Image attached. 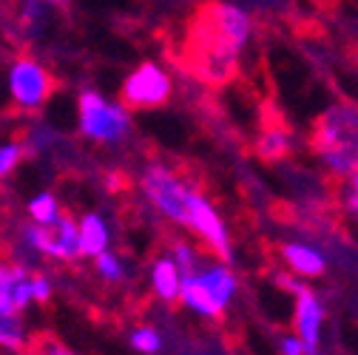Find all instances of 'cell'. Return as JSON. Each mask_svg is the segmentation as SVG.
<instances>
[{
	"instance_id": "cell-11",
	"label": "cell",
	"mask_w": 358,
	"mask_h": 355,
	"mask_svg": "<svg viewBox=\"0 0 358 355\" xmlns=\"http://www.w3.org/2000/svg\"><path fill=\"white\" fill-rule=\"evenodd\" d=\"M151 287L154 296L165 304H176L179 293H182V268L176 264V259L171 253H162L154 259L151 264Z\"/></svg>"
},
{
	"instance_id": "cell-6",
	"label": "cell",
	"mask_w": 358,
	"mask_h": 355,
	"mask_svg": "<svg viewBox=\"0 0 358 355\" xmlns=\"http://www.w3.org/2000/svg\"><path fill=\"white\" fill-rule=\"evenodd\" d=\"M171 94H173V80H171V74H168L162 66L151 63V60L140 63L137 68H134V71L125 77V82H122V88H120L122 106H125V108H140V111L165 106V103L171 100Z\"/></svg>"
},
{
	"instance_id": "cell-2",
	"label": "cell",
	"mask_w": 358,
	"mask_h": 355,
	"mask_svg": "<svg viewBox=\"0 0 358 355\" xmlns=\"http://www.w3.org/2000/svg\"><path fill=\"white\" fill-rule=\"evenodd\" d=\"M37 256H49L57 261H77L83 259V245H80V225L71 213H60L49 225L40 222H29L20 228V247L15 250V261L29 264Z\"/></svg>"
},
{
	"instance_id": "cell-3",
	"label": "cell",
	"mask_w": 358,
	"mask_h": 355,
	"mask_svg": "<svg viewBox=\"0 0 358 355\" xmlns=\"http://www.w3.org/2000/svg\"><path fill=\"white\" fill-rule=\"evenodd\" d=\"M77 119L80 134L92 143L120 145L131 134V117L122 103L106 100L94 88H85L77 97Z\"/></svg>"
},
{
	"instance_id": "cell-8",
	"label": "cell",
	"mask_w": 358,
	"mask_h": 355,
	"mask_svg": "<svg viewBox=\"0 0 358 355\" xmlns=\"http://www.w3.org/2000/svg\"><path fill=\"white\" fill-rule=\"evenodd\" d=\"M31 301V268L0 259V313H23Z\"/></svg>"
},
{
	"instance_id": "cell-5",
	"label": "cell",
	"mask_w": 358,
	"mask_h": 355,
	"mask_svg": "<svg viewBox=\"0 0 358 355\" xmlns=\"http://www.w3.org/2000/svg\"><path fill=\"white\" fill-rule=\"evenodd\" d=\"M6 88H9V97L15 100L17 108L37 111L52 100L57 82L46 66L23 55V57L12 60V66L6 71Z\"/></svg>"
},
{
	"instance_id": "cell-15",
	"label": "cell",
	"mask_w": 358,
	"mask_h": 355,
	"mask_svg": "<svg viewBox=\"0 0 358 355\" xmlns=\"http://www.w3.org/2000/svg\"><path fill=\"white\" fill-rule=\"evenodd\" d=\"M49 6L52 0H20L17 3V29L23 37L34 40L43 34L49 23Z\"/></svg>"
},
{
	"instance_id": "cell-23",
	"label": "cell",
	"mask_w": 358,
	"mask_h": 355,
	"mask_svg": "<svg viewBox=\"0 0 358 355\" xmlns=\"http://www.w3.org/2000/svg\"><path fill=\"white\" fill-rule=\"evenodd\" d=\"M171 256L176 259L179 268H182V276H185V273H194V270H199V268H202V264H199V256H196V250H194L188 242H173Z\"/></svg>"
},
{
	"instance_id": "cell-18",
	"label": "cell",
	"mask_w": 358,
	"mask_h": 355,
	"mask_svg": "<svg viewBox=\"0 0 358 355\" xmlns=\"http://www.w3.org/2000/svg\"><path fill=\"white\" fill-rule=\"evenodd\" d=\"M26 355H77V352H71L60 338H55L49 333H37V335H31Z\"/></svg>"
},
{
	"instance_id": "cell-19",
	"label": "cell",
	"mask_w": 358,
	"mask_h": 355,
	"mask_svg": "<svg viewBox=\"0 0 358 355\" xmlns=\"http://www.w3.org/2000/svg\"><path fill=\"white\" fill-rule=\"evenodd\" d=\"M256 151H259V157L262 159H282L285 154H287V137H285V131H267V134L256 143Z\"/></svg>"
},
{
	"instance_id": "cell-4",
	"label": "cell",
	"mask_w": 358,
	"mask_h": 355,
	"mask_svg": "<svg viewBox=\"0 0 358 355\" xmlns=\"http://www.w3.org/2000/svg\"><path fill=\"white\" fill-rule=\"evenodd\" d=\"M140 188L143 196L151 202V208L171 219L173 225L185 228L188 225V210H191V196L196 194V188H191L182 176L168 165H148L140 176Z\"/></svg>"
},
{
	"instance_id": "cell-27",
	"label": "cell",
	"mask_w": 358,
	"mask_h": 355,
	"mask_svg": "<svg viewBox=\"0 0 358 355\" xmlns=\"http://www.w3.org/2000/svg\"><path fill=\"white\" fill-rule=\"evenodd\" d=\"M71 0H52V6H69Z\"/></svg>"
},
{
	"instance_id": "cell-1",
	"label": "cell",
	"mask_w": 358,
	"mask_h": 355,
	"mask_svg": "<svg viewBox=\"0 0 358 355\" xmlns=\"http://www.w3.org/2000/svg\"><path fill=\"white\" fill-rule=\"evenodd\" d=\"M310 145L316 157L338 176L358 173V106L333 103L313 122Z\"/></svg>"
},
{
	"instance_id": "cell-14",
	"label": "cell",
	"mask_w": 358,
	"mask_h": 355,
	"mask_svg": "<svg viewBox=\"0 0 358 355\" xmlns=\"http://www.w3.org/2000/svg\"><path fill=\"white\" fill-rule=\"evenodd\" d=\"M199 276H202V282L208 284V290H210V293L216 296V301H219L222 307H228V304L234 301V296H236V287H239V282H236V276L231 273L228 261L210 264V268H199Z\"/></svg>"
},
{
	"instance_id": "cell-9",
	"label": "cell",
	"mask_w": 358,
	"mask_h": 355,
	"mask_svg": "<svg viewBox=\"0 0 358 355\" xmlns=\"http://www.w3.org/2000/svg\"><path fill=\"white\" fill-rule=\"evenodd\" d=\"M293 296H296V304H293V327H296V335L319 352V341H322V321H324V307L322 301L313 296V290L307 287H293Z\"/></svg>"
},
{
	"instance_id": "cell-17",
	"label": "cell",
	"mask_w": 358,
	"mask_h": 355,
	"mask_svg": "<svg viewBox=\"0 0 358 355\" xmlns=\"http://www.w3.org/2000/svg\"><path fill=\"white\" fill-rule=\"evenodd\" d=\"M60 213H63V210H60V202H57V196L49 194V191H43V194H37V196L29 199V219H31V222L49 225V222H55Z\"/></svg>"
},
{
	"instance_id": "cell-28",
	"label": "cell",
	"mask_w": 358,
	"mask_h": 355,
	"mask_svg": "<svg viewBox=\"0 0 358 355\" xmlns=\"http://www.w3.org/2000/svg\"><path fill=\"white\" fill-rule=\"evenodd\" d=\"M352 188H355V191H358V173H355V176H352Z\"/></svg>"
},
{
	"instance_id": "cell-10",
	"label": "cell",
	"mask_w": 358,
	"mask_h": 355,
	"mask_svg": "<svg viewBox=\"0 0 358 355\" xmlns=\"http://www.w3.org/2000/svg\"><path fill=\"white\" fill-rule=\"evenodd\" d=\"M179 301H182L191 313L202 316V319H219L225 313V307L216 301V296L208 290V284L202 282L199 270L194 273H185L182 276V293H179Z\"/></svg>"
},
{
	"instance_id": "cell-25",
	"label": "cell",
	"mask_w": 358,
	"mask_h": 355,
	"mask_svg": "<svg viewBox=\"0 0 358 355\" xmlns=\"http://www.w3.org/2000/svg\"><path fill=\"white\" fill-rule=\"evenodd\" d=\"M282 355H316V349L307 347L299 335H285L282 338Z\"/></svg>"
},
{
	"instance_id": "cell-22",
	"label": "cell",
	"mask_w": 358,
	"mask_h": 355,
	"mask_svg": "<svg viewBox=\"0 0 358 355\" xmlns=\"http://www.w3.org/2000/svg\"><path fill=\"white\" fill-rule=\"evenodd\" d=\"M97 276L106 282H122L125 279V264L117 253H100L97 256Z\"/></svg>"
},
{
	"instance_id": "cell-7",
	"label": "cell",
	"mask_w": 358,
	"mask_h": 355,
	"mask_svg": "<svg viewBox=\"0 0 358 355\" xmlns=\"http://www.w3.org/2000/svg\"><path fill=\"white\" fill-rule=\"evenodd\" d=\"M185 228L194 231L219 261L234 259V247H231V236H228L225 222H222V216L216 213L213 202L208 196H202L199 191L191 196V210H188V225Z\"/></svg>"
},
{
	"instance_id": "cell-21",
	"label": "cell",
	"mask_w": 358,
	"mask_h": 355,
	"mask_svg": "<svg viewBox=\"0 0 358 355\" xmlns=\"http://www.w3.org/2000/svg\"><path fill=\"white\" fill-rule=\"evenodd\" d=\"M29 148L20 145V143H3L0 145V180H6V176L26 159Z\"/></svg>"
},
{
	"instance_id": "cell-26",
	"label": "cell",
	"mask_w": 358,
	"mask_h": 355,
	"mask_svg": "<svg viewBox=\"0 0 358 355\" xmlns=\"http://www.w3.org/2000/svg\"><path fill=\"white\" fill-rule=\"evenodd\" d=\"M347 208L358 216V191H355V188H352V191H350V196H347Z\"/></svg>"
},
{
	"instance_id": "cell-13",
	"label": "cell",
	"mask_w": 358,
	"mask_h": 355,
	"mask_svg": "<svg viewBox=\"0 0 358 355\" xmlns=\"http://www.w3.org/2000/svg\"><path fill=\"white\" fill-rule=\"evenodd\" d=\"M108 242H111V231H108V225H106V219H103L97 210H88V213L80 219V245H83V256L97 259L100 253L108 250Z\"/></svg>"
},
{
	"instance_id": "cell-24",
	"label": "cell",
	"mask_w": 358,
	"mask_h": 355,
	"mask_svg": "<svg viewBox=\"0 0 358 355\" xmlns=\"http://www.w3.org/2000/svg\"><path fill=\"white\" fill-rule=\"evenodd\" d=\"M31 296H34L37 304H46L52 298V279L46 273L31 270Z\"/></svg>"
},
{
	"instance_id": "cell-20",
	"label": "cell",
	"mask_w": 358,
	"mask_h": 355,
	"mask_svg": "<svg viewBox=\"0 0 358 355\" xmlns=\"http://www.w3.org/2000/svg\"><path fill=\"white\" fill-rule=\"evenodd\" d=\"M131 347L143 352V355H159L162 352V335L154 330V327H137L131 333Z\"/></svg>"
},
{
	"instance_id": "cell-12",
	"label": "cell",
	"mask_w": 358,
	"mask_h": 355,
	"mask_svg": "<svg viewBox=\"0 0 358 355\" xmlns=\"http://www.w3.org/2000/svg\"><path fill=\"white\" fill-rule=\"evenodd\" d=\"M282 259L296 276H304V279H319L327 270V259L304 242L282 245Z\"/></svg>"
},
{
	"instance_id": "cell-16",
	"label": "cell",
	"mask_w": 358,
	"mask_h": 355,
	"mask_svg": "<svg viewBox=\"0 0 358 355\" xmlns=\"http://www.w3.org/2000/svg\"><path fill=\"white\" fill-rule=\"evenodd\" d=\"M29 333L20 319V313H0V349L9 352H26L29 347Z\"/></svg>"
}]
</instances>
